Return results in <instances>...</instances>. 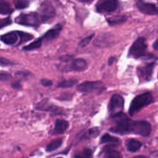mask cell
I'll return each instance as SVG.
<instances>
[{"label": "cell", "mask_w": 158, "mask_h": 158, "mask_svg": "<svg viewBox=\"0 0 158 158\" xmlns=\"http://www.w3.org/2000/svg\"><path fill=\"white\" fill-rule=\"evenodd\" d=\"M153 102V96L151 93L148 92L138 95L131 102V106H130L129 114L130 115L133 116L143 109L145 106H148Z\"/></svg>", "instance_id": "cell-3"}, {"label": "cell", "mask_w": 158, "mask_h": 158, "mask_svg": "<svg viewBox=\"0 0 158 158\" xmlns=\"http://www.w3.org/2000/svg\"><path fill=\"white\" fill-rule=\"evenodd\" d=\"M1 40L7 45H15L19 40V32H10L4 34L1 36Z\"/></svg>", "instance_id": "cell-12"}, {"label": "cell", "mask_w": 158, "mask_h": 158, "mask_svg": "<svg viewBox=\"0 0 158 158\" xmlns=\"http://www.w3.org/2000/svg\"><path fill=\"white\" fill-rule=\"evenodd\" d=\"M58 68L60 71L63 72H83L87 68V63L83 59H74L70 56H64L60 58V63Z\"/></svg>", "instance_id": "cell-2"}, {"label": "cell", "mask_w": 158, "mask_h": 158, "mask_svg": "<svg viewBox=\"0 0 158 158\" xmlns=\"http://www.w3.org/2000/svg\"><path fill=\"white\" fill-rule=\"evenodd\" d=\"M75 158H93V152L90 149L85 148L82 151H78L74 154Z\"/></svg>", "instance_id": "cell-19"}, {"label": "cell", "mask_w": 158, "mask_h": 158, "mask_svg": "<svg viewBox=\"0 0 158 158\" xmlns=\"http://www.w3.org/2000/svg\"><path fill=\"white\" fill-rule=\"evenodd\" d=\"M126 146L127 149L130 152H136L138 150H140V148L142 146V143L141 142L138 141V140H135V139H129L128 140H127Z\"/></svg>", "instance_id": "cell-15"}, {"label": "cell", "mask_w": 158, "mask_h": 158, "mask_svg": "<svg viewBox=\"0 0 158 158\" xmlns=\"http://www.w3.org/2000/svg\"><path fill=\"white\" fill-rule=\"evenodd\" d=\"M19 45L23 43H25V42L29 41V40H31L33 38L32 35L29 33H26V32H19Z\"/></svg>", "instance_id": "cell-25"}, {"label": "cell", "mask_w": 158, "mask_h": 158, "mask_svg": "<svg viewBox=\"0 0 158 158\" xmlns=\"http://www.w3.org/2000/svg\"><path fill=\"white\" fill-rule=\"evenodd\" d=\"M115 59L116 58L114 56L110 57V58L109 59V61H108V64H109V65H112L113 63H114V60H115Z\"/></svg>", "instance_id": "cell-32"}, {"label": "cell", "mask_w": 158, "mask_h": 158, "mask_svg": "<svg viewBox=\"0 0 158 158\" xmlns=\"http://www.w3.org/2000/svg\"><path fill=\"white\" fill-rule=\"evenodd\" d=\"M147 47L148 46H147L145 38L140 37L133 43L131 47L130 48L128 56L134 59H138L140 57L143 56L145 55Z\"/></svg>", "instance_id": "cell-4"}, {"label": "cell", "mask_w": 158, "mask_h": 158, "mask_svg": "<svg viewBox=\"0 0 158 158\" xmlns=\"http://www.w3.org/2000/svg\"><path fill=\"white\" fill-rule=\"evenodd\" d=\"M103 158H123V157L119 151L111 148H107V150L105 151Z\"/></svg>", "instance_id": "cell-20"}, {"label": "cell", "mask_w": 158, "mask_h": 158, "mask_svg": "<svg viewBox=\"0 0 158 158\" xmlns=\"http://www.w3.org/2000/svg\"><path fill=\"white\" fill-rule=\"evenodd\" d=\"M69 127V123L64 120H57L56 121L55 127L53 130L51 131V134L56 135V134H63L66 131Z\"/></svg>", "instance_id": "cell-13"}, {"label": "cell", "mask_w": 158, "mask_h": 158, "mask_svg": "<svg viewBox=\"0 0 158 158\" xmlns=\"http://www.w3.org/2000/svg\"><path fill=\"white\" fill-rule=\"evenodd\" d=\"M134 158H148V157H144V156H137V157H135Z\"/></svg>", "instance_id": "cell-35"}, {"label": "cell", "mask_w": 158, "mask_h": 158, "mask_svg": "<svg viewBox=\"0 0 158 158\" xmlns=\"http://www.w3.org/2000/svg\"><path fill=\"white\" fill-rule=\"evenodd\" d=\"M11 65H14V63L8 59L0 57V66H11Z\"/></svg>", "instance_id": "cell-29"}, {"label": "cell", "mask_w": 158, "mask_h": 158, "mask_svg": "<svg viewBox=\"0 0 158 158\" xmlns=\"http://www.w3.org/2000/svg\"><path fill=\"white\" fill-rule=\"evenodd\" d=\"M93 37H94V35H89V36L86 37V38L83 39V40H82L81 42L80 43V46H81V47H85V46H86L89 43H90Z\"/></svg>", "instance_id": "cell-26"}, {"label": "cell", "mask_w": 158, "mask_h": 158, "mask_svg": "<svg viewBox=\"0 0 158 158\" xmlns=\"http://www.w3.org/2000/svg\"><path fill=\"white\" fill-rule=\"evenodd\" d=\"M118 7V0H99L96 9L100 13L114 12Z\"/></svg>", "instance_id": "cell-9"}, {"label": "cell", "mask_w": 158, "mask_h": 158, "mask_svg": "<svg viewBox=\"0 0 158 158\" xmlns=\"http://www.w3.org/2000/svg\"><path fill=\"white\" fill-rule=\"evenodd\" d=\"M137 7L142 13L146 14V15H156L158 13L157 6L154 3L144 2L142 0H137Z\"/></svg>", "instance_id": "cell-11"}, {"label": "cell", "mask_w": 158, "mask_h": 158, "mask_svg": "<svg viewBox=\"0 0 158 158\" xmlns=\"http://www.w3.org/2000/svg\"><path fill=\"white\" fill-rule=\"evenodd\" d=\"M77 83H78V81H77V80H73V79H72V80H63V81H62L61 83H59L58 86L60 88H63V89H65V88L72 87V86H73L74 85L77 84Z\"/></svg>", "instance_id": "cell-23"}, {"label": "cell", "mask_w": 158, "mask_h": 158, "mask_svg": "<svg viewBox=\"0 0 158 158\" xmlns=\"http://www.w3.org/2000/svg\"><path fill=\"white\" fill-rule=\"evenodd\" d=\"M79 2H84V3H91L94 0H78Z\"/></svg>", "instance_id": "cell-33"}, {"label": "cell", "mask_w": 158, "mask_h": 158, "mask_svg": "<svg viewBox=\"0 0 158 158\" xmlns=\"http://www.w3.org/2000/svg\"><path fill=\"white\" fill-rule=\"evenodd\" d=\"M105 89V85L102 81H85L77 86V90L81 93L103 92Z\"/></svg>", "instance_id": "cell-7"}, {"label": "cell", "mask_w": 158, "mask_h": 158, "mask_svg": "<svg viewBox=\"0 0 158 158\" xmlns=\"http://www.w3.org/2000/svg\"><path fill=\"white\" fill-rule=\"evenodd\" d=\"M88 137H95L99 134V130L97 128H93L89 130L88 132Z\"/></svg>", "instance_id": "cell-30"}, {"label": "cell", "mask_w": 158, "mask_h": 158, "mask_svg": "<svg viewBox=\"0 0 158 158\" xmlns=\"http://www.w3.org/2000/svg\"><path fill=\"white\" fill-rule=\"evenodd\" d=\"M100 143H115L118 144L120 143V140L118 138L108 134H105L100 139Z\"/></svg>", "instance_id": "cell-17"}, {"label": "cell", "mask_w": 158, "mask_h": 158, "mask_svg": "<svg viewBox=\"0 0 158 158\" xmlns=\"http://www.w3.org/2000/svg\"><path fill=\"white\" fill-rule=\"evenodd\" d=\"M12 21H11L10 18H6V19H0V29L5 27L6 26H9L11 24Z\"/></svg>", "instance_id": "cell-28"}, {"label": "cell", "mask_w": 158, "mask_h": 158, "mask_svg": "<svg viewBox=\"0 0 158 158\" xmlns=\"http://www.w3.org/2000/svg\"><path fill=\"white\" fill-rule=\"evenodd\" d=\"M12 12L10 4L6 0H0V14L1 15H9Z\"/></svg>", "instance_id": "cell-16"}, {"label": "cell", "mask_w": 158, "mask_h": 158, "mask_svg": "<svg viewBox=\"0 0 158 158\" xmlns=\"http://www.w3.org/2000/svg\"><path fill=\"white\" fill-rule=\"evenodd\" d=\"M113 133L125 135L128 134L148 137L151 132V125L148 121H133L129 120L126 115H123L117 121L116 124L110 129Z\"/></svg>", "instance_id": "cell-1"}, {"label": "cell", "mask_w": 158, "mask_h": 158, "mask_svg": "<svg viewBox=\"0 0 158 158\" xmlns=\"http://www.w3.org/2000/svg\"><path fill=\"white\" fill-rule=\"evenodd\" d=\"M42 41H43V40L41 38L37 39L36 40H35V42H32L28 46H24L23 49L24 50H34V49H39L42 46Z\"/></svg>", "instance_id": "cell-22"}, {"label": "cell", "mask_w": 158, "mask_h": 158, "mask_svg": "<svg viewBox=\"0 0 158 158\" xmlns=\"http://www.w3.org/2000/svg\"><path fill=\"white\" fill-rule=\"evenodd\" d=\"M155 63H147L143 66H139L137 69V73L140 83H145L151 80L154 72Z\"/></svg>", "instance_id": "cell-8"}, {"label": "cell", "mask_w": 158, "mask_h": 158, "mask_svg": "<svg viewBox=\"0 0 158 158\" xmlns=\"http://www.w3.org/2000/svg\"><path fill=\"white\" fill-rule=\"evenodd\" d=\"M15 7L18 9H26L29 5V0H14Z\"/></svg>", "instance_id": "cell-24"}, {"label": "cell", "mask_w": 158, "mask_h": 158, "mask_svg": "<svg viewBox=\"0 0 158 158\" xmlns=\"http://www.w3.org/2000/svg\"><path fill=\"white\" fill-rule=\"evenodd\" d=\"M108 23H109L110 26H114V25H118L123 23L124 22L127 21V17L124 15H121V16H115L113 17V18L109 19H107Z\"/></svg>", "instance_id": "cell-21"}, {"label": "cell", "mask_w": 158, "mask_h": 158, "mask_svg": "<svg viewBox=\"0 0 158 158\" xmlns=\"http://www.w3.org/2000/svg\"><path fill=\"white\" fill-rule=\"evenodd\" d=\"M40 83L44 86H50L52 84V82L51 80H48V79H43V80H41Z\"/></svg>", "instance_id": "cell-31"}, {"label": "cell", "mask_w": 158, "mask_h": 158, "mask_svg": "<svg viewBox=\"0 0 158 158\" xmlns=\"http://www.w3.org/2000/svg\"><path fill=\"white\" fill-rule=\"evenodd\" d=\"M63 143V140L62 139H56L51 141L46 147V151L47 152H52V151H56L58 149Z\"/></svg>", "instance_id": "cell-18"}, {"label": "cell", "mask_w": 158, "mask_h": 158, "mask_svg": "<svg viewBox=\"0 0 158 158\" xmlns=\"http://www.w3.org/2000/svg\"><path fill=\"white\" fill-rule=\"evenodd\" d=\"M61 30L62 26L60 24H57L55 27L52 28L47 32H46L41 39L46 40V41H51V40H54V39L57 38L59 36Z\"/></svg>", "instance_id": "cell-14"}, {"label": "cell", "mask_w": 158, "mask_h": 158, "mask_svg": "<svg viewBox=\"0 0 158 158\" xmlns=\"http://www.w3.org/2000/svg\"><path fill=\"white\" fill-rule=\"evenodd\" d=\"M55 9L49 2H44L42 3L40 8V12H38L41 18L42 23L49 21L55 16Z\"/></svg>", "instance_id": "cell-10"}, {"label": "cell", "mask_w": 158, "mask_h": 158, "mask_svg": "<svg viewBox=\"0 0 158 158\" xmlns=\"http://www.w3.org/2000/svg\"><path fill=\"white\" fill-rule=\"evenodd\" d=\"M124 106V100L119 94H114L110 100L108 110L111 117H117L122 113Z\"/></svg>", "instance_id": "cell-6"}, {"label": "cell", "mask_w": 158, "mask_h": 158, "mask_svg": "<svg viewBox=\"0 0 158 158\" xmlns=\"http://www.w3.org/2000/svg\"><path fill=\"white\" fill-rule=\"evenodd\" d=\"M154 49H156V50H157V40H156V41L154 42Z\"/></svg>", "instance_id": "cell-34"}, {"label": "cell", "mask_w": 158, "mask_h": 158, "mask_svg": "<svg viewBox=\"0 0 158 158\" xmlns=\"http://www.w3.org/2000/svg\"><path fill=\"white\" fill-rule=\"evenodd\" d=\"M15 23L23 26H37L42 23V20L38 12H31L19 15L15 19Z\"/></svg>", "instance_id": "cell-5"}, {"label": "cell", "mask_w": 158, "mask_h": 158, "mask_svg": "<svg viewBox=\"0 0 158 158\" xmlns=\"http://www.w3.org/2000/svg\"><path fill=\"white\" fill-rule=\"evenodd\" d=\"M12 78V76L6 72L0 71V81H6Z\"/></svg>", "instance_id": "cell-27"}]
</instances>
